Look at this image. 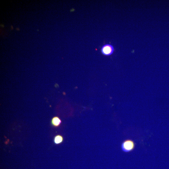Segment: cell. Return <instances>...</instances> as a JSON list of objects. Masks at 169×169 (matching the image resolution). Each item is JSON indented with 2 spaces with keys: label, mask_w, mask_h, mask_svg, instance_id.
Here are the masks:
<instances>
[{
  "label": "cell",
  "mask_w": 169,
  "mask_h": 169,
  "mask_svg": "<svg viewBox=\"0 0 169 169\" xmlns=\"http://www.w3.org/2000/svg\"><path fill=\"white\" fill-rule=\"evenodd\" d=\"M135 146L134 141L131 140L125 141L122 145V149L124 152H128L132 151Z\"/></svg>",
  "instance_id": "6da1fadb"
},
{
  "label": "cell",
  "mask_w": 169,
  "mask_h": 169,
  "mask_svg": "<svg viewBox=\"0 0 169 169\" xmlns=\"http://www.w3.org/2000/svg\"><path fill=\"white\" fill-rule=\"evenodd\" d=\"M114 48L113 46L110 44L103 45L101 48V51L103 55L110 56L112 55L114 52Z\"/></svg>",
  "instance_id": "7a4b0ae2"
},
{
  "label": "cell",
  "mask_w": 169,
  "mask_h": 169,
  "mask_svg": "<svg viewBox=\"0 0 169 169\" xmlns=\"http://www.w3.org/2000/svg\"><path fill=\"white\" fill-rule=\"evenodd\" d=\"M62 123V121L58 117H53L51 121V124L54 127H58Z\"/></svg>",
  "instance_id": "3957f363"
},
{
  "label": "cell",
  "mask_w": 169,
  "mask_h": 169,
  "mask_svg": "<svg viewBox=\"0 0 169 169\" xmlns=\"http://www.w3.org/2000/svg\"><path fill=\"white\" fill-rule=\"evenodd\" d=\"M64 139L63 136L61 135H56L54 138V142L56 144H59L63 142Z\"/></svg>",
  "instance_id": "277c9868"
}]
</instances>
